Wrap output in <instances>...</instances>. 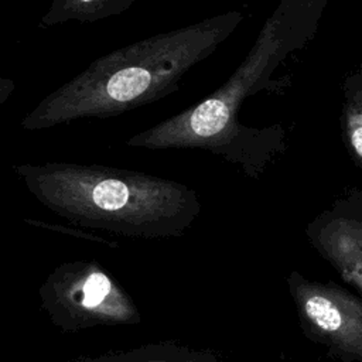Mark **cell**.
Returning <instances> with one entry per match:
<instances>
[{"label":"cell","mask_w":362,"mask_h":362,"mask_svg":"<svg viewBox=\"0 0 362 362\" xmlns=\"http://www.w3.org/2000/svg\"><path fill=\"white\" fill-rule=\"evenodd\" d=\"M310 238L339 276L362 294V189H349L314 219Z\"/></svg>","instance_id":"obj_5"},{"label":"cell","mask_w":362,"mask_h":362,"mask_svg":"<svg viewBox=\"0 0 362 362\" xmlns=\"http://www.w3.org/2000/svg\"><path fill=\"white\" fill-rule=\"evenodd\" d=\"M311 332L345 362H362V298L335 284L301 281L296 290Z\"/></svg>","instance_id":"obj_4"},{"label":"cell","mask_w":362,"mask_h":362,"mask_svg":"<svg viewBox=\"0 0 362 362\" xmlns=\"http://www.w3.org/2000/svg\"><path fill=\"white\" fill-rule=\"evenodd\" d=\"M109 291H110L109 279L100 272H93L83 283L82 305L86 308L98 307L106 298Z\"/></svg>","instance_id":"obj_8"},{"label":"cell","mask_w":362,"mask_h":362,"mask_svg":"<svg viewBox=\"0 0 362 362\" xmlns=\"http://www.w3.org/2000/svg\"><path fill=\"white\" fill-rule=\"evenodd\" d=\"M242 20L240 11H226L105 54L44 96L21 127L35 132L78 119H107L163 99L177 92L188 71L212 55Z\"/></svg>","instance_id":"obj_2"},{"label":"cell","mask_w":362,"mask_h":362,"mask_svg":"<svg viewBox=\"0 0 362 362\" xmlns=\"http://www.w3.org/2000/svg\"><path fill=\"white\" fill-rule=\"evenodd\" d=\"M0 88H1V90H0V103H3L6 99H7V96L11 93V90L14 89V83H13V81H10V79H1L0 81Z\"/></svg>","instance_id":"obj_9"},{"label":"cell","mask_w":362,"mask_h":362,"mask_svg":"<svg viewBox=\"0 0 362 362\" xmlns=\"http://www.w3.org/2000/svg\"><path fill=\"white\" fill-rule=\"evenodd\" d=\"M329 0H279L262 25L245 59L209 96L132 136L126 146L167 150L198 148L239 165L259 180L286 151V132L280 123L250 127L239 120L242 105L259 92L290 86V78H277L276 69L288 55L303 49L317 34Z\"/></svg>","instance_id":"obj_1"},{"label":"cell","mask_w":362,"mask_h":362,"mask_svg":"<svg viewBox=\"0 0 362 362\" xmlns=\"http://www.w3.org/2000/svg\"><path fill=\"white\" fill-rule=\"evenodd\" d=\"M339 126L351 160L362 170V58L342 83Z\"/></svg>","instance_id":"obj_6"},{"label":"cell","mask_w":362,"mask_h":362,"mask_svg":"<svg viewBox=\"0 0 362 362\" xmlns=\"http://www.w3.org/2000/svg\"><path fill=\"white\" fill-rule=\"evenodd\" d=\"M134 1L136 0H52L49 8L41 17V24L52 27L72 20L93 23L124 13Z\"/></svg>","instance_id":"obj_7"},{"label":"cell","mask_w":362,"mask_h":362,"mask_svg":"<svg viewBox=\"0 0 362 362\" xmlns=\"http://www.w3.org/2000/svg\"><path fill=\"white\" fill-rule=\"evenodd\" d=\"M27 189L54 212L120 232L171 233L199 211L195 189L177 181L100 164H14Z\"/></svg>","instance_id":"obj_3"}]
</instances>
